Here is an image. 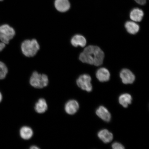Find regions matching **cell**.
Listing matches in <instances>:
<instances>
[{"instance_id": "cell-1", "label": "cell", "mask_w": 149, "mask_h": 149, "mask_svg": "<svg viewBox=\"0 0 149 149\" xmlns=\"http://www.w3.org/2000/svg\"><path fill=\"white\" fill-rule=\"evenodd\" d=\"M104 58V54L98 47L89 45L85 48L80 54L79 59L82 62L96 66L101 65Z\"/></svg>"}, {"instance_id": "cell-2", "label": "cell", "mask_w": 149, "mask_h": 149, "mask_svg": "<svg viewBox=\"0 0 149 149\" xmlns=\"http://www.w3.org/2000/svg\"><path fill=\"white\" fill-rule=\"evenodd\" d=\"M40 48V45L36 39L25 40L22 42L21 45L22 53L28 57L34 56Z\"/></svg>"}, {"instance_id": "cell-3", "label": "cell", "mask_w": 149, "mask_h": 149, "mask_svg": "<svg viewBox=\"0 0 149 149\" xmlns=\"http://www.w3.org/2000/svg\"><path fill=\"white\" fill-rule=\"evenodd\" d=\"M29 83L34 88L42 89L47 86L49 79L46 74L35 71L33 72L30 78Z\"/></svg>"}, {"instance_id": "cell-4", "label": "cell", "mask_w": 149, "mask_h": 149, "mask_svg": "<svg viewBox=\"0 0 149 149\" xmlns=\"http://www.w3.org/2000/svg\"><path fill=\"white\" fill-rule=\"evenodd\" d=\"M15 31L8 24H3L0 26V40L5 44H9V41L14 38Z\"/></svg>"}, {"instance_id": "cell-5", "label": "cell", "mask_w": 149, "mask_h": 149, "mask_svg": "<svg viewBox=\"0 0 149 149\" xmlns=\"http://www.w3.org/2000/svg\"><path fill=\"white\" fill-rule=\"evenodd\" d=\"M91 77L87 74H83L78 78L76 84L80 88L87 92H91L92 90V86L91 83Z\"/></svg>"}, {"instance_id": "cell-6", "label": "cell", "mask_w": 149, "mask_h": 149, "mask_svg": "<svg viewBox=\"0 0 149 149\" xmlns=\"http://www.w3.org/2000/svg\"><path fill=\"white\" fill-rule=\"evenodd\" d=\"M120 76L123 83L125 84H133L135 79L134 74L127 69H124L121 71Z\"/></svg>"}, {"instance_id": "cell-7", "label": "cell", "mask_w": 149, "mask_h": 149, "mask_svg": "<svg viewBox=\"0 0 149 149\" xmlns=\"http://www.w3.org/2000/svg\"><path fill=\"white\" fill-rule=\"evenodd\" d=\"M79 109V103L76 100H70L67 102L64 107L65 112L70 115L75 114Z\"/></svg>"}, {"instance_id": "cell-8", "label": "cell", "mask_w": 149, "mask_h": 149, "mask_svg": "<svg viewBox=\"0 0 149 149\" xmlns=\"http://www.w3.org/2000/svg\"><path fill=\"white\" fill-rule=\"evenodd\" d=\"M55 6L59 12L64 13L69 10L70 5L68 0H56Z\"/></svg>"}, {"instance_id": "cell-9", "label": "cell", "mask_w": 149, "mask_h": 149, "mask_svg": "<svg viewBox=\"0 0 149 149\" xmlns=\"http://www.w3.org/2000/svg\"><path fill=\"white\" fill-rule=\"evenodd\" d=\"M96 114L100 118L106 122H109L111 120V116L107 108L103 106L100 107L96 110Z\"/></svg>"}, {"instance_id": "cell-10", "label": "cell", "mask_w": 149, "mask_h": 149, "mask_svg": "<svg viewBox=\"0 0 149 149\" xmlns=\"http://www.w3.org/2000/svg\"><path fill=\"white\" fill-rule=\"evenodd\" d=\"M48 108L46 100L43 98H40L35 103L34 109L37 113L41 114L45 113L47 110Z\"/></svg>"}, {"instance_id": "cell-11", "label": "cell", "mask_w": 149, "mask_h": 149, "mask_svg": "<svg viewBox=\"0 0 149 149\" xmlns=\"http://www.w3.org/2000/svg\"><path fill=\"white\" fill-rule=\"evenodd\" d=\"M96 76L99 81L103 82L109 81L110 77V74L107 68H101L96 72Z\"/></svg>"}, {"instance_id": "cell-12", "label": "cell", "mask_w": 149, "mask_h": 149, "mask_svg": "<svg viewBox=\"0 0 149 149\" xmlns=\"http://www.w3.org/2000/svg\"><path fill=\"white\" fill-rule=\"evenodd\" d=\"M71 43L74 47L78 46L84 47L86 45V39L82 35L77 34L74 35L71 40Z\"/></svg>"}, {"instance_id": "cell-13", "label": "cell", "mask_w": 149, "mask_h": 149, "mask_svg": "<svg viewBox=\"0 0 149 149\" xmlns=\"http://www.w3.org/2000/svg\"><path fill=\"white\" fill-rule=\"evenodd\" d=\"M98 136L99 138L105 143L110 142L113 138L112 133L107 130H100L98 133Z\"/></svg>"}, {"instance_id": "cell-14", "label": "cell", "mask_w": 149, "mask_h": 149, "mask_svg": "<svg viewBox=\"0 0 149 149\" xmlns=\"http://www.w3.org/2000/svg\"><path fill=\"white\" fill-rule=\"evenodd\" d=\"M33 131L31 128L29 126H24L20 128L19 135L21 138L27 140L32 138L33 135Z\"/></svg>"}, {"instance_id": "cell-15", "label": "cell", "mask_w": 149, "mask_h": 149, "mask_svg": "<svg viewBox=\"0 0 149 149\" xmlns=\"http://www.w3.org/2000/svg\"><path fill=\"white\" fill-rule=\"evenodd\" d=\"M143 11L139 8H134L130 14V17L132 21L134 22H140L144 16Z\"/></svg>"}, {"instance_id": "cell-16", "label": "cell", "mask_w": 149, "mask_h": 149, "mask_svg": "<svg viewBox=\"0 0 149 149\" xmlns=\"http://www.w3.org/2000/svg\"><path fill=\"white\" fill-rule=\"evenodd\" d=\"M125 27L127 32L131 34H135L139 31V26L134 21H128L125 24Z\"/></svg>"}, {"instance_id": "cell-17", "label": "cell", "mask_w": 149, "mask_h": 149, "mask_svg": "<svg viewBox=\"0 0 149 149\" xmlns=\"http://www.w3.org/2000/svg\"><path fill=\"white\" fill-rule=\"evenodd\" d=\"M132 100L131 96L128 94L121 95L119 98V102L124 108H127L128 105L131 104Z\"/></svg>"}, {"instance_id": "cell-18", "label": "cell", "mask_w": 149, "mask_h": 149, "mask_svg": "<svg viewBox=\"0 0 149 149\" xmlns=\"http://www.w3.org/2000/svg\"><path fill=\"white\" fill-rule=\"evenodd\" d=\"M8 72V69L6 65L0 61V80L5 79Z\"/></svg>"}, {"instance_id": "cell-19", "label": "cell", "mask_w": 149, "mask_h": 149, "mask_svg": "<svg viewBox=\"0 0 149 149\" xmlns=\"http://www.w3.org/2000/svg\"><path fill=\"white\" fill-rule=\"evenodd\" d=\"M112 148L113 149H124V147L120 143L115 142L112 145Z\"/></svg>"}, {"instance_id": "cell-20", "label": "cell", "mask_w": 149, "mask_h": 149, "mask_svg": "<svg viewBox=\"0 0 149 149\" xmlns=\"http://www.w3.org/2000/svg\"><path fill=\"white\" fill-rule=\"evenodd\" d=\"M135 1L140 5H144L146 2V0H135Z\"/></svg>"}, {"instance_id": "cell-21", "label": "cell", "mask_w": 149, "mask_h": 149, "mask_svg": "<svg viewBox=\"0 0 149 149\" xmlns=\"http://www.w3.org/2000/svg\"><path fill=\"white\" fill-rule=\"evenodd\" d=\"M5 46V44L3 43V42H0V52L2 51L4 49Z\"/></svg>"}, {"instance_id": "cell-22", "label": "cell", "mask_w": 149, "mask_h": 149, "mask_svg": "<svg viewBox=\"0 0 149 149\" xmlns=\"http://www.w3.org/2000/svg\"><path fill=\"white\" fill-rule=\"evenodd\" d=\"M40 148L36 146V145H33V146H31L30 148V149H38Z\"/></svg>"}, {"instance_id": "cell-23", "label": "cell", "mask_w": 149, "mask_h": 149, "mask_svg": "<svg viewBox=\"0 0 149 149\" xmlns=\"http://www.w3.org/2000/svg\"><path fill=\"white\" fill-rule=\"evenodd\" d=\"M3 99V96L2 95L1 93V92H0V102H1L2 100Z\"/></svg>"}, {"instance_id": "cell-24", "label": "cell", "mask_w": 149, "mask_h": 149, "mask_svg": "<svg viewBox=\"0 0 149 149\" xmlns=\"http://www.w3.org/2000/svg\"><path fill=\"white\" fill-rule=\"evenodd\" d=\"M3 1V0H0V1Z\"/></svg>"}]
</instances>
